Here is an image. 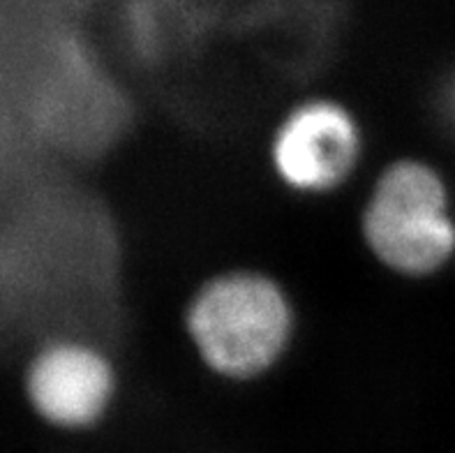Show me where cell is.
<instances>
[{
	"label": "cell",
	"instance_id": "5",
	"mask_svg": "<svg viewBox=\"0 0 455 453\" xmlns=\"http://www.w3.org/2000/svg\"><path fill=\"white\" fill-rule=\"evenodd\" d=\"M23 116L17 102L10 95L7 86L0 79V192L14 188L21 166V127L19 121Z\"/></svg>",
	"mask_w": 455,
	"mask_h": 453
},
{
	"label": "cell",
	"instance_id": "3",
	"mask_svg": "<svg viewBox=\"0 0 455 453\" xmlns=\"http://www.w3.org/2000/svg\"><path fill=\"white\" fill-rule=\"evenodd\" d=\"M116 368L100 347L76 336L37 344L23 363V393L33 414L58 433L98 428L116 400Z\"/></svg>",
	"mask_w": 455,
	"mask_h": 453
},
{
	"label": "cell",
	"instance_id": "1",
	"mask_svg": "<svg viewBox=\"0 0 455 453\" xmlns=\"http://www.w3.org/2000/svg\"><path fill=\"white\" fill-rule=\"evenodd\" d=\"M296 328L294 305L271 276L227 271L206 280L185 310V331L211 373L250 382L283 361Z\"/></svg>",
	"mask_w": 455,
	"mask_h": 453
},
{
	"label": "cell",
	"instance_id": "4",
	"mask_svg": "<svg viewBox=\"0 0 455 453\" xmlns=\"http://www.w3.org/2000/svg\"><path fill=\"white\" fill-rule=\"evenodd\" d=\"M363 155V137L345 104L315 98L284 114L271 139L277 178L300 195H329L352 178Z\"/></svg>",
	"mask_w": 455,
	"mask_h": 453
},
{
	"label": "cell",
	"instance_id": "2",
	"mask_svg": "<svg viewBox=\"0 0 455 453\" xmlns=\"http://www.w3.org/2000/svg\"><path fill=\"white\" fill-rule=\"evenodd\" d=\"M361 234L372 257L391 273L427 278L444 269L455 253L444 178L416 158L391 162L365 201Z\"/></svg>",
	"mask_w": 455,
	"mask_h": 453
}]
</instances>
